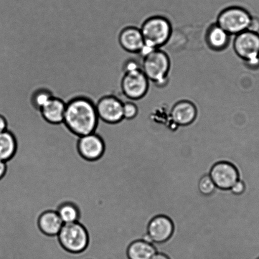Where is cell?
Returning a JSON list of instances; mask_svg holds the SVG:
<instances>
[{"label":"cell","instance_id":"cell-1","mask_svg":"<svg viewBox=\"0 0 259 259\" xmlns=\"http://www.w3.org/2000/svg\"><path fill=\"white\" fill-rule=\"evenodd\" d=\"M98 121L95 105L84 98H78L66 105L65 125L81 137L93 134Z\"/></svg>","mask_w":259,"mask_h":259},{"label":"cell","instance_id":"cell-2","mask_svg":"<svg viewBox=\"0 0 259 259\" xmlns=\"http://www.w3.org/2000/svg\"><path fill=\"white\" fill-rule=\"evenodd\" d=\"M169 67L167 55L156 50L144 57L142 70L149 81L163 88L167 83Z\"/></svg>","mask_w":259,"mask_h":259},{"label":"cell","instance_id":"cell-3","mask_svg":"<svg viewBox=\"0 0 259 259\" xmlns=\"http://www.w3.org/2000/svg\"><path fill=\"white\" fill-rule=\"evenodd\" d=\"M141 31L144 45L158 50L169 40L171 27L164 18L154 17L144 23Z\"/></svg>","mask_w":259,"mask_h":259},{"label":"cell","instance_id":"cell-4","mask_svg":"<svg viewBox=\"0 0 259 259\" xmlns=\"http://www.w3.org/2000/svg\"><path fill=\"white\" fill-rule=\"evenodd\" d=\"M237 55L248 65L256 69L259 65V34L245 30L236 35L234 43Z\"/></svg>","mask_w":259,"mask_h":259},{"label":"cell","instance_id":"cell-5","mask_svg":"<svg viewBox=\"0 0 259 259\" xmlns=\"http://www.w3.org/2000/svg\"><path fill=\"white\" fill-rule=\"evenodd\" d=\"M58 237L61 244L69 252H80L87 247L88 233L78 222L63 224Z\"/></svg>","mask_w":259,"mask_h":259},{"label":"cell","instance_id":"cell-6","mask_svg":"<svg viewBox=\"0 0 259 259\" xmlns=\"http://www.w3.org/2000/svg\"><path fill=\"white\" fill-rule=\"evenodd\" d=\"M252 17L240 8H230L223 11L218 19L217 25L230 35H237L248 30Z\"/></svg>","mask_w":259,"mask_h":259},{"label":"cell","instance_id":"cell-7","mask_svg":"<svg viewBox=\"0 0 259 259\" xmlns=\"http://www.w3.org/2000/svg\"><path fill=\"white\" fill-rule=\"evenodd\" d=\"M148 88V78L141 70L126 73L122 82L124 95L130 100H136L143 97Z\"/></svg>","mask_w":259,"mask_h":259},{"label":"cell","instance_id":"cell-8","mask_svg":"<svg viewBox=\"0 0 259 259\" xmlns=\"http://www.w3.org/2000/svg\"><path fill=\"white\" fill-rule=\"evenodd\" d=\"M95 107L98 118L105 122L115 123L124 118L123 103L114 96L101 98Z\"/></svg>","mask_w":259,"mask_h":259},{"label":"cell","instance_id":"cell-9","mask_svg":"<svg viewBox=\"0 0 259 259\" xmlns=\"http://www.w3.org/2000/svg\"><path fill=\"white\" fill-rule=\"evenodd\" d=\"M210 176L215 186L221 189H230L238 180L237 168L227 162H220L212 167Z\"/></svg>","mask_w":259,"mask_h":259},{"label":"cell","instance_id":"cell-10","mask_svg":"<svg viewBox=\"0 0 259 259\" xmlns=\"http://www.w3.org/2000/svg\"><path fill=\"white\" fill-rule=\"evenodd\" d=\"M148 232L153 242H163L171 237L173 232V225L169 218L159 215L150 223Z\"/></svg>","mask_w":259,"mask_h":259},{"label":"cell","instance_id":"cell-11","mask_svg":"<svg viewBox=\"0 0 259 259\" xmlns=\"http://www.w3.org/2000/svg\"><path fill=\"white\" fill-rule=\"evenodd\" d=\"M104 145L98 136L93 133L81 137L79 142V151L85 158L94 160L103 154Z\"/></svg>","mask_w":259,"mask_h":259},{"label":"cell","instance_id":"cell-12","mask_svg":"<svg viewBox=\"0 0 259 259\" xmlns=\"http://www.w3.org/2000/svg\"><path fill=\"white\" fill-rule=\"evenodd\" d=\"M197 111L193 104L182 101L176 104L171 111L172 122L177 125L184 126L192 123L196 118Z\"/></svg>","mask_w":259,"mask_h":259},{"label":"cell","instance_id":"cell-13","mask_svg":"<svg viewBox=\"0 0 259 259\" xmlns=\"http://www.w3.org/2000/svg\"><path fill=\"white\" fill-rule=\"evenodd\" d=\"M66 104L60 99L52 98L41 109L43 117L48 122L57 124L63 122Z\"/></svg>","mask_w":259,"mask_h":259},{"label":"cell","instance_id":"cell-14","mask_svg":"<svg viewBox=\"0 0 259 259\" xmlns=\"http://www.w3.org/2000/svg\"><path fill=\"white\" fill-rule=\"evenodd\" d=\"M119 41L122 47L129 52H139L144 45L141 30L134 27L124 29L119 37Z\"/></svg>","mask_w":259,"mask_h":259},{"label":"cell","instance_id":"cell-15","mask_svg":"<svg viewBox=\"0 0 259 259\" xmlns=\"http://www.w3.org/2000/svg\"><path fill=\"white\" fill-rule=\"evenodd\" d=\"M236 35H230L219 25H215L208 32L207 42L210 47L215 50H222L228 47Z\"/></svg>","mask_w":259,"mask_h":259},{"label":"cell","instance_id":"cell-16","mask_svg":"<svg viewBox=\"0 0 259 259\" xmlns=\"http://www.w3.org/2000/svg\"><path fill=\"white\" fill-rule=\"evenodd\" d=\"M63 223L57 212L48 211L43 213L39 219L41 230L48 235H57Z\"/></svg>","mask_w":259,"mask_h":259},{"label":"cell","instance_id":"cell-17","mask_svg":"<svg viewBox=\"0 0 259 259\" xmlns=\"http://www.w3.org/2000/svg\"><path fill=\"white\" fill-rule=\"evenodd\" d=\"M156 253L157 251L154 246L143 240L131 243L128 250L129 259H151Z\"/></svg>","mask_w":259,"mask_h":259},{"label":"cell","instance_id":"cell-18","mask_svg":"<svg viewBox=\"0 0 259 259\" xmlns=\"http://www.w3.org/2000/svg\"><path fill=\"white\" fill-rule=\"evenodd\" d=\"M16 151V142L9 131L0 133V160L7 161L14 156Z\"/></svg>","mask_w":259,"mask_h":259},{"label":"cell","instance_id":"cell-19","mask_svg":"<svg viewBox=\"0 0 259 259\" xmlns=\"http://www.w3.org/2000/svg\"><path fill=\"white\" fill-rule=\"evenodd\" d=\"M63 224L78 222L79 212L75 205L67 203L61 205L57 211Z\"/></svg>","mask_w":259,"mask_h":259},{"label":"cell","instance_id":"cell-20","mask_svg":"<svg viewBox=\"0 0 259 259\" xmlns=\"http://www.w3.org/2000/svg\"><path fill=\"white\" fill-rule=\"evenodd\" d=\"M53 98L52 94L46 90H38L32 93L30 96V103L34 108L41 110L43 106Z\"/></svg>","mask_w":259,"mask_h":259},{"label":"cell","instance_id":"cell-21","mask_svg":"<svg viewBox=\"0 0 259 259\" xmlns=\"http://www.w3.org/2000/svg\"><path fill=\"white\" fill-rule=\"evenodd\" d=\"M215 185L210 175H204L200 179L199 183V189L204 195L211 194L214 191Z\"/></svg>","mask_w":259,"mask_h":259},{"label":"cell","instance_id":"cell-22","mask_svg":"<svg viewBox=\"0 0 259 259\" xmlns=\"http://www.w3.org/2000/svg\"><path fill=\"white\" fill-rule=\"evenodd\" d=\"M138 113V108L135 104L132 102L123 103V118L126 119H132Z\"/></svg>","mask_w":259,"mask_h":259},{"label":"cell","instance_id":"cell-23","mask_svg":"<svg viewBox=\"0 0 259 259\" xmlns=\"http://www.w3.org/2000/svg\"><path fill=\"white\" fill-rule=\"evenodd\" d=\"M232 191L235 194H240L244 191L245 185L243 184L242 181L238 180L237 182L235 183L234 185L232 187Z\"/></svg>","mask_w":259,"mask_h":259},{"label":"cell","instance_id":"cell-24","mask_svg":"<svg viewBox=\"0 0 259 259\" xmlns=\"http://www.w3.org/2000/svg\"><path fill=\"white\" fill-rule=\"evenodd\" d=\"M249 31L259 34V19L257 17H252L248 30Z\"/></svg>","mask_w":259,"mask_h":259},{"label":"cell","instance_id":"cell-25","mask_svg":"<svg viewBox=\"0 0 259 259\" xmlns=\"http://www.w3.org/2000/svg\"><path fill=\"white\" fill-rule=\"evenodd\" d=\"M7 121L4 116L0 115V133L7 131Z\"/></svg>","mask_w":259,"mask_h":259},{"label":"cell","instance_id":"cell-26","mask_svg":"<svg viewBox=\"0 0 259 259\" xmlns=\"http://www.w3.org/2000/svg\"><path fill=\"white\" fill-rule=\"evenodd\" d=\"M5 171H6V164H5V162L0 160V179H2L3 176H4Z\"/></svg>","mask_w":259,"mask_h":259},{"label":"cell","instance_id":"cell-27","mask_svg":"<svg viewBox=\"0 0 259 259\" xmlns=\"http://www.w3.org/2000/svg\"><path fill=\"white\" fill-rule=\"evenodd\" d=\"M151 259H169L166 255L162 254V253H157L155 254Z\"/></svg>","mask_w":259,"mask_h":259},{"label":"cell","instance_id":"cell-28","mask_svg":"<svg viewBox=\"0 0 259 259\" xmlns=\"http://www.w3.org/2000/svg\"><path fill=\"white\" fill-rule=\"evenodd\" d=\"M111 12H113V11H111ZM114 13H115V12H114ZM115 14H116V13H115ZM117 15H118V14H117ZM119 17H120V16H119ZM121 19H122V18H121ZM124 22H125V21H124ZM127 25H128V24H127ZM128 27H129V26H128Z\"/></svg>","mask_w":259,"mask_h":259},{"label":"cell","instance_id":"cell-29","mask_svg":"<svg viewBox=\"0 0 259 259\" xmlns=\"http://www.w3.org/2000/svg\"><path fill=\"white\" fill-rule=\"evenodd\" d=\"M257 259H259V258H258Z\"/></svg>","mask_w":259,"mask_h":259}]
</instances>
